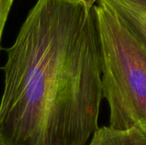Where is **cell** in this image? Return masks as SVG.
<instances>
[{"mask_svg": "<svg viewBox=\"0 0 146 145\" xmlns=\"http://www.w3.org/2000/svg\"><path fill=\"white\" fill-rule=\"evenodd\" d=\"M97 0H37L7 59L0 145H86L104 98Z\"/></svg>", "mask_w": 146, "mask_h": 145, "instance_id": "obj_1", "label": "cell"}, {"mask_svg": "<svg viewBox=\"0 0 146 145\" xmlns=\"http://www.w3.org/2000/svg\"><path fill=\"white\" fill-rule=\"evenodd\" d=\"M97 3L94 9L109 126L121 130L137 128L146 135V50L109 5L100 0Z\"/></svg>", "mask_w": 146, "mask_h": 145, "instance_id": "obj_2", "label": "cell"}, {"mask_svg": "<svg viewBox=\"0 0 146 145\" xmlns=\"http://www.w3.org/2000/svg\"><path fill=\"white\" fill-rule=\"evenodd\" d=\"M86 145H146V135L137 128L121 130L102 126L94 132Z\"/></svg>", "mask_w": 146, "mask_h": 145, "instance_id": "obj_3", "label": "cell"}, {"mask_svg": "<svg viewBox=\"0 0 146 145\" xmlns=\"http://www.w3.org/2000/svg\"><path fill=\"white\" fill-rule=\"evenodd\" d=\"M98 1V0H97ZM120 17L130 32L146 50V14L121 0H100Z\"/></svg>", "mask_w": 146, "mask_h": 145, "instance_id": "obj_4", "label": "cell"}, {"mask_svg": "<svg viewBox=\"0 0 146 145\" xmlns=\"http://www.w3.org/2000/svg\"><path fill=\"white\" fill-rule=\"evenodd\" d=\"M13 3L14 0H0V49L3 32Z\"/></svg>", "mask_w": 146, "mask_h": 145, "instance_id": "obj_5", "label": "cell"}, {"mask_svg": "<svg viewBox=\"0 0 146 145\" xmlns=\"http://www.w3.org/2000/svg\"><path fill=\"white\" fill-rule=\"evenodd\" d=\"M146 14V0H121Z\"/></svg>", "mask_w": 146, "mask_h": 145, "instance_id": "obj_6", "label": "cell"}]
</instances>
